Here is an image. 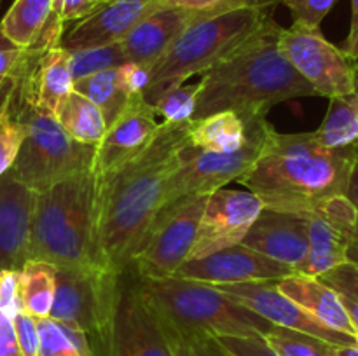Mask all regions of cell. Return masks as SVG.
I'll return each mask as SVG.
<instances>
[{
    "label": "cell",
    "mask_w": 358,
    "mask_h": 356,
    "mask_svg": "<svg viewBox=\"0 0 358 356\" xmlns=\"http://www.w3.org/2000/svg\"><path fill=\"white\" fill-rule=\"evenodd\" d=\"M290 274H296L292 267L280 264L241 243L213 251L196 260H185L175 272L178 278L194 279V281L208 283V285L278 281Z\"/></svg>",
    "instance_id": "16"
},
{
    "label": "cell",
    "mask_w": 358,
    "mask_h": 356,
    "mask_svg": "<svg viewBox=\"0 0 358 356\" xmlns=\"http://www.w3.org/2000/svg\"><path fill=\"white\" fill-rule=\"evenodd\" d=\"M98 2H101V0H94V6H96V3H98Z\"/></svg>",
    "instance_id": "50"
},
{
    "label": "cell",
    "mask_w": 358,
    "mask_h": 356,
    "mask_svg": "<svg viewBox=\"0 0 358 356\" xmlns=\"http://www.w3.org/2000/svg\"><path fill=\"white\" fill-rule=\"evenodd\" d=\"M280 2L289 7L294 23L320 28L322 21L331 13L336 0H280Z\"/></svg>",
    "instance_id": "37"
},
{
    "label": "cell",
    "mask_w": 358,
    "mask_h": 356,
    "mask_svg": "<svg viewBox=\"0 0 358 356\" xmlns=\"http://www.w3.org/2000/svg\"><path fill=\"white\" fill-rule=\"evenodd\" d=\"M156 110L143 94H133L121 114L107 126L103 138L94 145L93 175H100L138 154L159 129Z\"/></svg>",
    "instance_id": "19"
},
{
    "label": "cell",
    "mask_w": 358,
    "mask_h": 356,
    "mask_svg": "<svg viewBox=\"0 0 358 356\" xmlns=\"http://www.w3.org/2000/svg\"><path fill=\"white\" fill-rule=\"evenodd\" d=\"M208 195H191L163 208L129 271L149 279L175 276L194 244Z\"/></svg>",
    "instance_id": "11"
},
{
    "label": "cell",
    "mask_w": 358,
    "mask_h": 356,
    "mask_svg": "<svg viewBox=\"0 0 358 356\" xmlns=\"http://www.w3.org/2000/svg\"><path fill=\"white\" fill-rule=\"evenodd\" d=\"M198 84H180L173 89L166 91L156 103L152 105L156 115L168 124H184L192 121L198 100Z\"/></svg>",
    "instance_id": "34"
},
{
    "label": "cell",
    "mask_w": 358,
    "mask_h": 356,
    "mask_svg": "<svg viewBox=\"0 0 358 356\" xmlns=\"http://www.w3.org/2000/svg\"><path fill=\"white\" fill-rule=\"evenodd\" d=\"M20 311H23L20 293V271L2 269L0 271V313L13 320Z\"/></svg>",
    "instance_id": "38"
},
{
    "label": "cell",
    "mask_w": 358,
    "mask_h": 356,
    "mask_svg": "<svg viewBox=\"0 0 358 356\" xmlns=\"http://www.w3.org/2000/svg\"><path fill=\"white\" fill-rule=\"evenodd\" d=\"M69 59L70 68H72L73 82L80 79H86V77L93 75V73L103 72V70L117 68L119 65L126 63L121 42L98 45V47L69 51Z\"/></svg>",
    "instance_id": "33"
},
{
    "label": "cell",
    "mask_w": 358,
    "mask_h": 356,
    "mask_svg": "<svg viewBox=\"0 0 358 356\" xmlns=\"http://www.w3.org/2000/svg\"><path fill=\"white\" fill-rule=\"evenodd\" d=\"M280 30L269 17L257 34L201 73L192 121L227 110L240 117L266 115L282 101L317 96L280 51Z\"/></svg>",
    "instance_id": "3"
},
{
    "label": "cell",
    "mask_w": 358,
    "mask_h": 356,
    "mask_svg": "<svg viewBox=\"0 0 358 356\" xmlns=\"http://www.w3.org/2000/svg\"><path fill=\"white\" fill-rule=\"evenodd\" d=\"M13 325L23 356L41 355V335H38L37 320L24 313V311H20L13 318Z\"/></svg>",
    "instance_id": "39"
},
{
    "label": "cell",
    "mask_w": 358,
    "mask_h": 356,
    "mask_svg": "<svg viewBox=\"0 0 358 356\" xmlns=\"http://www.w3.org/2000/svg\"><path fill=\"white\" fill-rule=\"evenodd\" d=\"M334 356H358V344L338 346Z\"/></svg>",
    "instance_id": "48"
},
{
    "label": "cell",
    "mask_w": 358,
    "mask_h": 356,
    "mask_svg": "<svg viewBox=\"0 0 358 356\" xmlns=\"http://www.w3.org/2000/svg\"><path fill=\"white\" fill-rule=\"evenodd\" d=\"M21 307L35 320L49 318L56 293V267L49 262L30 258L20 269Z\"/></svg>",
    "instance_id": "27"
},
{
    "label": "cell",
    "mask_w": 358,
    "mask_h": 356,
    "mask_svg": "<svg viewBox=\"0 0 358 356\" xmlns=\"http://www.w3.org/2000/svg\"><path fill=\"white\" fill-rule=\"evenodd\" d=\"M215 341L229 356H280L261 335H222Z\"/></svg>",
    "instance_id": "36"
},
{
    "label": "cell",
    "mask_w": 358,
    "mask_h": 356,
    "mask_svg": "<svg viewBox=\"0 0 358 356\" xmlns=\"http://www.w3.org/2000/svg\"><path fill=\"white\" fill-rule=\"evenodd\" d=\"M0 3H2V0H0Z\"/></svg>",
    "instance_id": "51"
},
{
    "label": "cell",
    "mask_w": 358,
    "mask_h": 356,
    "mask_svg": "<svg viewBox=\"0 0 358 356\" xmlns=\"http://www.w3.org/2000/svg\"><path fill=\"white\" fill-rule=\"evenodd\" d=\"M24 51H27V49L14 44V42L3 34L2 28H0V87L6 82L7 77L14 72L17 63L23 58Z\"/></svg>",
    "instance_id": "42"
},
{
    "label": "cell",
    "mask_w": 358,
    "mask_h": 356,
    "mask_svg": "<svg viewBox=\"0 0 358 356\" xmlns=\"http://www.w3.org/2000/svg\"><path fill=\"white\" fill-rule=\"evenodd\" d=\"M213 286L227 299L254 311L255 314L268 320L275 327L310 334L334 346L358 344L357 337L327 327L315 316H311L308 311H304L299 304L283 295L276 281H247Z\"/></svg>",
    "instance_id": "14"
},
{
    "label": "cell",
    "mask_w": 358,
    "mask_h": 356,
    "mask_svg": "<svg viewBox=\"0 0 358 356\" xmlns=\"http://www.w3.org/2000/svg\"><path fill=\"white\" fill-rule=\"evenodd\" d=\"M0 356H23L17 344L13 320L0 313Z\"/></svg>",
    "instance_id": "43"
},
{
    "label": "cell",
    "mask_w": 358,
    "mask_h": 356,
    "mask_svg": "<svg viewBox=\"0 0 358 356\" xmlns=\"http://www.w3.org/2000/svg\"><path fill=\"white\" fill-rule=\"evenodd\" d=\"M262 337L280 356H334L338 348L310 334L283 327H273Z\"/></svg>",
    "instance_id": "32"
},
{
    "label": "cell",
    "mask_w": 358,
    "mask_h": 356,
    "mask_svg": "<svg viewBox=\"0 0 358 356\" xmlns=\"http://www.w3.org/2000/svg\"><path fill=\"white\" fill-rule=\"evenodd\" d=\"M278 47L317 96L331 100L355 91L358 61L331 44L320 28L292 23L280 30Z\"/></svg>",
    "instance_id": "10"
},
{
    "label": "cell",
    "mask_w": 358,
    "mask_h": 356,
    "mask_svg": "<svg viewBox=\"0 0 358 356\" xmlns=\"http://www.w3.org/2000/svg\"><path fill=\"white\" fill-rule=\"evenodd\" d=\"M117 79L121 87L128 96L133 94H143L147 84H149V68L147 66L138 65V63L126 61L119 65L117 68Z\"/></svg>",
    "instance_id": "40"
},
{
    "label": "cell",
    "mask_w": 358,
    "mask_h": 356,
    "mask_svg": "<svg viewBox=\"0 0 358 356\" xmlns=\"http://www.w3.org/2000/svg\"><path fill=\"white\" fill-rule=\"evenodd\" d=\"M156 9H159L157 0H101L70 30L63 31L59 47L77 51L121 42L136 23Z\"/></svg>",
    "instance_id": "18"
},
{
    "label": "cell",
    "mask_w": 358,
    "mask_h": 356,
    "mask_svg": "<svg viewBox=\"0 0 358 356\" xmlns=\"http://www.w3.org/2000/svg\"><path fill=\"white\" fill-rule=\"evenodd\" d=\"M346 198L353 202L357 209V225H355V236H353L352 250H350V260L358 264V149L355 156V163H353L352 175H350L348 188H346Z\"/></svg>",
    "instance_id": "45"
},
{
    "label": "cell",
    "mask_w": 358,
    "mask_h": 356,
    "mask_svg": "<svg viewBox=\"0 0 358 356\" xmlns=\"http://www.w3.org/2000/svg\"><path fill=\"white\" fill-rule=\"evenodd\" d=\"M42 51L27 49L23 56V124L24 140L9 173L35 194L48 191L73 175L91 171L94 145L70 138L55 115L34 101V65Z\"/></svg>",
    "instance_id": "7"
},
{
    "label": "cell",
    "mask_w": 358,
    "mask_h": 356,
    "mask_svg": "<svg viewBox=\"0 0 358 356\" xmlns=\"http://www.w3.org/2000/svg\"><path fill=\"white\" fill-rule=\"evenodd\" d=\"M262 209V201L250 191H213L203 209L198 234L187 260H196L213 251L240 244Z\"/></svg>",
    "instance_id": "13"
},
{
    "label": "cell",
    "mask_w": 358,
    "mask_h": 356,
    "mask_svg": "<svg viewBox=\"0 0 358 356\" xmlns=\"http://www.w3.org/2000/svg\"><path fill=\"white\" fill-rule=\"evenodd\" d=\"M35 192L7 171L0 177V271L30 260V222Z\"/></svg>",
    "instance_id": "21"
},
{
    "label": "cell",
    "mask_w": 358,
    "mask_h": 356,
    "mask_svg": "<svg viewBox=\"0 0 358 356\" xmlns=\"http://www.w3.org/2000/svg\"><path fill=\"white\" fill-rule=\"evenodd\" d=\"M357 149H329L313 133L273 129L257 163L238 181L264 208L304 216L327 199L346 195Z\"/></svg>",
    "instance_id": "2"
},
{
    "label": "cell",
    "mask_w": 358,
    "mask_h": 356,
    "mask_svg": "<svg viewBox=\"0 0 358 356\" xmlns=\"http://www.w3.org/2000/svg\"><path fill=\"white\" fill-rule=\"evenodd\" d=\"M55 117L70 138L84 145H98L107 131V121L100 108L76 91L59 105Z\"/></svg>",
    "instance_id": "28"
},
{
    "label": "cell",
    "mask_w": 358,
    "mask_h": 356,
    "mask_svg": "<svg viewBox=\"0 0 358 356\" xmlns=\"http://www.w3.org/2000/svg\"><path fill=\"white\" fill-rule=\"evenodd\" d=\"M175 356H229L215 339H203V341L192 342V344L182 346L175 349Z\"/></svg>",
    "instance_id": "44"
},
{
    "label": "cell",
    "mask_w": 358,
    "mask_h": 356,
    "mask_svg": "<svg viewBox=\"0 0 358 356\" xmlns=\"http://www.w3.org/2000/svg\"><path fill=\"white\" fill-rule=\"evenodd\" d=\"M21 65L23 58L0 87V177L13 168L24 140Z\"/></svg>",
    "instance_id": "24"
},
{
    "label": "cell",
    "mask_w": 358,
    "mask_h": 356,
    "mask_svg": "<svg viewBox=\"0 0 358 356\" xmlns=\"http://www.w3.org/2000/svg\"><path fill=\"white\" fill-rule=\"evenodd\" d=\"M191 122V121H189ZM189 122L168 124L124 163L94 175L96 255L105 271H129L164 208V185L189 143Z\"/></svg>",
    "instance_id": "1"
},
{
    "label": "cell",
    "mask_w": 358,
    "mask_h": 356,
    "mask_svg": "<svg viewBox=\"0 0 358 356\" xmlns=\"http://www.w3.org/2000/svg\"><path fill=\"white\" fill-rule=\"evenodd\" d=\"M117 278L119 274L101 267H56V293L49 318L90 341L107 321Z\"/></svg>",
    "instance_id": "12"
},
{
    "label": "cell",
    "mask_w": 358,
    "mask_h": 356,
    "mask_svg": "<svg viewBox=\"0 0 358 356\" xmlns=\"http://www.w3.org/2000/svg\"><path fill=\"white\" fill-rule=\"evenodd\" d=\"M73 91L69 51L56 47L42 51L34 65V101L41 110L56 115L59 105Z\"/></svg>",
    "instance_id": "25"
},
{
    "label": "cell",
    "mask_w": 358,
    "mask_h": 356,
    "mask_svg": "<svg viewBox=\"0 0 358 356\" xmlns=\"http://www.w3.org/2000/svg\"><path fill=\"white\" fill-rule=\"evenodd\" d=\"M136 276V274H135ZM145 300L171 349L222 335H264L275 325L227 299L213 285L178 278H138Z\"/></svg>",
    "instance_id": "4"
},
{
    "label": "cell",
    "mask_w": 358,
    "mask_h": 356,
    "mask_svg": "<svg viewBox=\"0 0 358 356\" xmlns=\"http://www.w3.org/2000/svg\"><path fill=\"white\" fill-rule=\"evenodd\" d=\"M234 2L238 0L206 7V9L159 7V9L152 10L140 23H136L121 40L126 61L138 63V65L150 68L170 49V45L184 34L185 28Z\"/></svg>",
    "instance_id": "17"
},
{
    "label": "cell",
    "mask_w": 358,
    "mask_h": 356,
    "mask_svg": "<svg viewBox=\"0 0 358 356\" xmlns=\"http://www.w3.org/2000/svg\"><path fill=\"white\" fill-rule=\"evenodd\" d=\"M310 250L297 272L322 276L350 260L357 225V209L346 195L327 199L306 213Z\"/></svg>",
    "instance_id": "15"
},
{
    "label": "cell",
    "mask_w": 358,
    "mask_h": 356,
    "mask_svg": "<svg viewBox=\"0 0 358 356\" xmlns=\"http://www.w3.org/2000/svg\"><path fill=\"white\" fill-rule=\"evenodd\" d=\"M231 0H157V7H185V9H206Z\"/></svg>",
    "instance_id": "47"
},
{
    "label": "cell",
    "mask_w": 358,
    "mask_h": 356,
    "mask_svg": "<svg viewBox=\"0 0 358 356\" xmlns=\"http://www.w3.org/2000/svg\"><path fill=\"white\" fill-rule=\"evenodd\" d=\"M341 49L350 58L358 61V0H352V23H350L348 37Z\"/></svg>",
    "instance_id": "46"
},
{
    "label": "cell",
    "mask_w": 358,
    "mask_h": 356,
    "mask_svg": "<svg viewBox=\"0 0 358 356\" xmlns=\"http://www.w3.org/2000/svg\"><path fill=\"white\" fill-rule=\"evenodd\" d=\"M280 292L334 330L357 337L338 293L317 276L290 274L276 281Z\"/></svg>",
    "instance_id": "23"
},
{
    "label": "cell",
    "mask_w": 358,
    "mask_h": 356,
    "mask_svg": "<svg viewBox=\"0 0 358 356\" xmlns=\"http://www.w3.org/2000/svg\"><path fill=\"white\" fill-rule=\"evenodd\" d=\"M247 140V124L236 112H217L189 122V143L201 152H233Z\"/></svg>",
    "instance_id": "26"
},
{
    "label": "cell",
    "mask_w": 358,
    "mask_h": 356,
    "mask_svg": "<svg viewBox=\"0 0 358 356\" xmlns=\"http://www.w3.org/2000/svg\"><path fill=\"white\" fill-rule=\"evenodd\" d=\"M318 278L339 295L358 339V264L348 260Z\"/></svg>",
    "instance_id": "35"
},
{
    "label": "cell",
    "mask_w": 358,
    "mask_h": 356,
    "mask_svg": "<svg viewBox=\"0 0 358 356\" xmlns=\"http://www.w3.org/2000/svg\"><path fill=\"white\" fill-rule=\"evenodd\" d=\"M357 87H358V70H357Z\"/></svg>",
    "instance_id": "49"
},
{
    "label": "cell",
    "mask_w": 358,
    "mask_h": 356,
    "mask_svg": "<svg viewBox=\"0 0 358 356\" xmlns=\"http://www.w3.org/2000/svg\"><path fill=\"white\" fill-rule=\"evenodd\" d=\"M0 28L14 44L35 51L59 45L65 31L52 20V0H14L0 21Z\"/></svg>",
    "instance_id": "22"
},
{
    "label": "cell",
    "mask_w": 358,
    "mask_h": 356,
    "mask_svg": "<svg viewBox=\"0 0 358 356\" xmlns=\"http://www.w3.org/2000/svg\"><path fill=\"white\" fill-rule=\"evenodd\" d=\"M87 344L91 356H175L131 271L119 274L107 321Z\"/></svg>",
    "instance_id": "9"
},
{
    "label": "cell",
    "mask_w": 358,
    "mask_h": 356,
    "mask_svg": "<svg viewBox=\"0 0 358 356\" xmlns=\"http://www.w3.org/2000/svg\"><path fill=\"white\" fill-rule=\"evenodd\" d=\"M313 135L329 149L358 147V87L345 96L331 98L327 115Z\"/></svg>",
    "instance_id": "29"
},
{
    "label": "cell",
    "mask_w": 358,
    "mask_h": 356,
    "mask_svg": "<svg viewBox=\"0 0 358 356\" xmlns=\"http://www.w3.org/2000/svg\"><path fill=\"white\" fill-rule=\"evenodd\" d=\"M73 91L83 94L84 98L96 105L103 114L107 126L115 121L122 108L126 107L128 100L131 96L124 93L117 79V70L108 68L103 72L93 73V75L86 77L73 82Z\"/></svg>",
    "instance_id": "30"
},
{
    "label": "cell",
    "mask_w": 358,
    "mask_h": 356,
    "mask_svg": "<svg viewBox=\"0 0 358 356\" xmlns=\"http://www.w3.org/2000/svg\"><path fill=\"white\" fill-rule=\"evenodd\" d=\"M241 244L299 271L310 250L306 216L264 208Z\"/></svg>",
    "instance_id": "20"
},
{
    "label": "cell",
    "mask_w": 358,
    "mask_h": 356,
    "mask_svg": "<svg viewBox=\"0 0 358 356\" xmlns=\"http://www.w3.org/2000/svg\"><path fill=\"white\" fill-rule=\"evenodd\" d=\"M94 9V0H52V20L65 28L66 23H76Z\"/></svg>",
    "instance_id": "41"
},
{
    "label": "cell",
    "mask_w": 358,
    "mask_h": 356,
    "mask_svg": "<svg viewBox=\"0 0 358 356\" xmlns=\"http://www.w3.org/2000/svg\"><path fill=\"white\" fill-rule=\"evenodd\" d=\"M275 0H238L210 16L201 17L170 45L149 68L143 98L156 103L166 91L203 73L257 34L271 17Z\"/></svg>",
    "instance_id": "6"
},
{
    "label": "cell",
    "mask_w": 358,
    "mask_h": 356,
    "mask_svg": "<svg viewBox=\"0 0 358 356\" xmlns=\"http://www.w3.org/2000/svg\"><path fill=\"white\" fill-rule=\"evenodd\" d=\"M247 140L233 152H201L189 147L164 185V208L178 199L199 194H212L231 181H238L252 170L264 150L273 126L266 115L243 117Z\"/></svg>",
    "instance_id": "8"
},
{
    "label": "cell",
    "mask_w": 358,
    "mask_h": 356,
    "mask_svg": "<svg viewBox=\"0 0 358 356\" xmlns=\"http://www.w3.org/2000/svg\"><path fill=\"white\" fill-rule=\"evenodd\" d=\"M41 335L38 356H91L90 344L84 334L56 323L51 318L37 320Z\"/></svg>",
    "instance_id": "31"
},
{
    "label": "cell",
    "mask_w": 358,
    "mask_h": 356,
    "mask_svg": "<svg viewBox=\"0 0 358 356\" xmlns=\"http://www.w3.org/2000/svg\"><path fill=\"white\" fill-rule=\"evenodd\" d=\"M94 194L93 171L73 175L35 194L28 246L30 258L65 269L101 267L96 255Z\"/></svg>",
    "instance_id": "5"
}]
</instances>
